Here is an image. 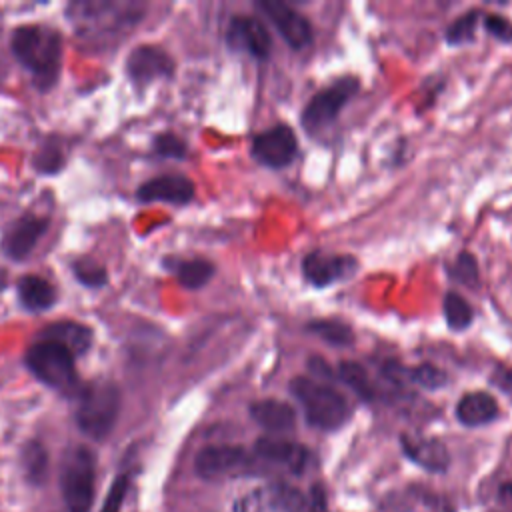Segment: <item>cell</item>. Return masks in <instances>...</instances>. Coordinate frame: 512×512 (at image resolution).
Returning a JSON list of instances; mask_svg holds the SVG:
<instances>
[{
    "label": "cell",
    "instance_id": "cell-1",
    "mask_svg": "<svg viewBox=\"0 0 512 512\" xmlns=\"http://www.w3.org/2000/svg\"><path fill=\"white\" fill-rule=\"evenodd\" d=\"M12 52L42 86L56 80L62 62V40L56 30L40 24L20 26L12 34Z\"/></svg>",
    "mask_w": 512,
    "mask_h": 512
},
{
    "label": "cell",
    "instance_id": "cell-2",
    "mask_svg": "<svg viewBox=\"0 0 512 512\" xmlns=\"http://www.w3.org/2000/svg\"><path fill=\"white\" fill-rule=\"evenodd\" d=\"M76 34L90 42H104L132 28L142 18V6L130 2H76L68 6Z\"/></svg>",
    "mask_w": 512,
    "mask_h": 512
},
{
    "label": "cell",
    "instance_id": "cell-3",
    "mask_svg": "<svg viewBox=\"0 0 512 512\" xmlns=\"http://www.w3.org/2000/svg\"><path fill=\"white\" fill-rule=\"evenodd\" d=\"M290 392L300 402L306 422L320 430H338L350 418L348 400L330 384L318 382L308 376L290 380Z\"/></svg>",
    "mask_w": 512,
    "mask_h": 512
},
{
    "label": "cell",
    "instance_id": "cell-4",
    "mask_svg": "<svg viewBox=\"0 0 512 512\" xmlns=\"http://www.w3.org/2000/svg\"><path fill=\"white\" fill-rule=\"evenodd\" d=\"M120 392L112 382H90L76 390V424L94 438L104 440L118 418Z\"/></svg>",
    "mask_w": 512,
    "mask_h": 512
},
{
    "label": "cell",
    "instance_id": "cell-5",
    "mask_svg": "<svg viewBox=\"0 0 512 512\" xmlns=\"http://www.w3.org/2000/svg\"><path fill=\"white\" fill-rule=\"evenodd\" d=\"M26 366L30 372L50 388L60 392L78 390V374L74 368V356L52 340H40L26 352Z\"/></svg>",
    "mask_w": 512,
    "mask_h": 512
},
{
    "label": "cell",
    "instance_id": "cell-6",
    "mask_svg": "<svg viewBox=\"0 0 512 512\" xmlns=\"http://www.w3.org/2000/svg\"><path fill=\"white\" fill-rule=\"evenodd\" d=\"M96 462L86 446L72 448L62 464V496L68 512H90L94 500Z\"/></svg>",
    "mask_w": 512,
    "mask_h": 512
},
{
    "label": "cell",
    "instance_id": "cell-7",
    "mask_svg": "<svg viewBox=\"0 0 512 512\" xmlns=\"http://www.w3.org/2000/svg\"><path fill=\"white\" fill-rule=\"evenodd\" d=\"M360 80L356 76H340L330 86L316 92L302 110V126L306 132H320L336 120L342 106L358 92Z\"/></svg>",
    "mask_w": 512,
    "mask_h": 512
},
{
    "label": "cell",
    "instance_id": "cell-8",
    "mask_svg": "<svg viewBox=\"0 0 512 512\" xmlns=\"http://www.w3.org/2000/svg\"><path fill=\"white\" fill-rule=\"evenodd\" d=\"M306 502L304 496L284 484H272L256 488L244 496H240L232 512H304Z\"/></svg>",
    "mask_w": 512,
    "mask_h": 512
},
{
    "label": "cell",
    "instance_id": "cell-9",
    "mask_svg": "<svg viewBox=\"0 0 512 512\" xmlns=\"http://www.w3.org/2000/svg\"><path fill=\"white\" fill-rule=\"evenodd\" d=\"M298 152V140L288 124H276L252 140V156L268 168L288 166Z\"/></svg>",
    "mask_w": 512,
    "mask_h": 512
},
{
    "label": "cell",
    "instance_id": "cell-10",
    "mask_svg": "<svg viewBox=\"0 0 512 512\" xmlns=\"http://www.w3.org/2000/svg\"><path fill=\"white\" fill-rule=\"evenodd\" d=\"M256 8L274 24L280 36L294 50H302L312 42V26L298 10L282 0H258Z\"/></svg>",
    "mask_w": 512,
    "mask_h": 512
},
{
    "label": "cell",
    "instance_id": "cell-11",
    "mask_svg": "<svg viewBox=\"0 0 512 512\" xmlns=\"http://www.w3.org/2000/svg\"><path fill=\"white\" fill-rule=\"evenodd\" d=\"M358 268V260L350 254H328V252H310L302 260L304 278L316 286L324 288L340 280L350 278Z\"/></svg>",
    "mask_w": 512,
    "mask_h": 512
},
{
    "label": "cell",
    "instance_id": "cell-12",
    "mask_svg": "<svg viewBox=\"0 0 512 512\" xmlns=\"http://www.w3.org/2000/svg\"><path fill=\"white\" fill-rule=\"evenodd\" d=\"M250 466V456L242 446L218 444L206 446L196 454L194 468L202 478H222L246 470Z\"/></svg>",
    "mask_w": 512,
    "mask_h": 512
},
{
    "label": "cell",
    "instance_id": "cell-13",
    "mask_svg": "<svg viewBox=\"0 0 512 512\" xmlns=\"http://www.w3.org/2000/svg\"><path fill=\"white\" fill-rule=\"evenodd\" d=\"M226 38L232 48L244 50L254 58H266L272 48L270 32L256 16H234L228 24Z\"/></svg>",
    "mask_w": 512,
    "mask_h": 512
},
{
    "label": "cell",
    "instance_id": "cell-14",
    "mask_svg": "<svg viewBox=\"0 0 512 512\" xmlns=\"http://www.w3.org/2000/svg\"><path fill=\"white\" fill-rule=\"evenodd\" d=\"M254 450L262 460L276 464L280 468H286L294 474H300L310 460V452L302 444L284 440V438H274V436L258 438L254 444Z\"/></svg>",
    "mask_w": 512,
    "mask_h": 512
},
{
    "label": "cell",
    "instance_id": "cell-15",
    "mask_svg": "<svg viewBox=\"0 0 512 512\" xmlns=\"http://www.w3.org/2000/svg\"><path fill=\"white\" fill-rule=\"evenodd\" d=\"M46 228H48V222L36 214H26L18 218L4 234V240H2L4 252L14 260L26 258L32 252V248L38 244Z\"/></svg>",
    "mask_w": 512,
    "mask_h": 512
},
{
    "label": "cell",
    "instance_id": "cell-16",
    "mask_svg": "<svg viewBox=\"0 0 512 512\" xmlns=\"http://www.w3.org/2000/svg\"><path fill=\"white\" fill-rule=\"evenodd\" d=\"M138 198L144 202H170L186 204L194 198V184L182 174H164L148 180L138 188Z\"/></svg>",
    "mask_w": 512,
    "mask_h": 512
},
{
    "label": "cell",
    "instance_id": "cell-17",
    "mask_svg": "<svg viewBox=\"0 0 512 512\" xmlns=\"http://www.w3.org/2000/svg\"><path fill=\"white\" fill-rule=\"evenodd\" d=\"M402 450L404 454L416 462L418 466L432 470V472H444L450 462V454L438 438H426V436H402Z\"/></svg>",
    "mask_w": 512,
    "mask_h": 512
},
{
    "label": "cell",
    "instance_id": "cell-18",
    "mask_svg": "<svg viewBox=\"0 0 512 512\" xmlns=\"http://www.w3.org/2000/svg\"><path fill=\"white\" fill-rule=\"evenodd\" d=\"M174 64L170 56L156 46H140L128 58V72L136 82H150L158 76H170Z\"/></svg>",
    "mask_w": 512,
    "mask_h": 512
},
{
    "label": "cell",
    "instance_id": "cell-19",
    "mask_svg": "<svg viewBox=\"0 0 512 512\" xmlns=\"http://www.w3.org/2000/svg\"><path fill=\"white\" fill-rule=\"evenodd\" d=\"M500 408L492 394L476 390L464 394L456 404V418L464 426H484L496 420Z\"/></svg>",
    "mask_w": 512,
    "mask_h": 512
},
{
    "label": "cell",
    "instance_id": "cell-20",
    "mask_svg": "<svg viewBox=\"0 0 512 512\" xmlns=\"http://www.w3.org/2000/svg\"><path fill=\"white\" fill-rule=\"evenodd\" d=\"M252 420L270 432H288L296 424V412L288 402L266 398L250 404Z\"/></svg>",
    "mask_w": 512,
    "mask_h": 512
},
{
    "label": "cell",
    "instance_id": "cell-21",
    "mask_svg": "<svg viewBox=\"0 0 512 512\" xmlns=\"http://www.w3.org/2000/svg\"><path fill=\"white\" fill-rule=\"evenodd\" d=\"M44 340L58 342L72 356H78L90 348L92 332L78 322H56L44 330Z\"/></svg>",
    "mask_w": 512,
    "mask_h": 512
},
{
    "label": "cell",
    "instance_id": "cell-22",
    "mask_svg": "<svg viewBox=\"0 0 512 512\" xmlns=\"http://www.w3.org/2000/svg\"><path fill=\"white\" fill-rule=\"evenodd\" d=\"M18 296H20V302L28 310L38 312V310H46L54 304L56 290L42 276H24L18 282Z\"/></svg>",
    "mask_w": 512,
    "mask_h": 512
},
{
    "label": "cell",
    "instance_id": "cell-23",
    "mask_svg": "<svg viewBox=\"0 0 512 512\" xmlns=\"http://www.w3.org/2000/svg\"><path fill=\"white\" fill-rule=\"evenodd\" d=\"M174 274L184 288L196 290V288H202L214 276V266L204 258H192V260L178 262L174 266Z\"/></svg>",
    "mask_w": 512,
    "mask_h": 512
},
{
    "label": "cell",
    "instance_id": "cell-24",
    "mask_svg": "<svg viewBox=\"0 0 512 512\" xmlns=\"http://www.w3.org/2000/svg\"><path fill=\"white\" fill-rule=\"evenodd\" d=\"M338 376L342 378V382H346L348 388H352L360 398L364 400H374L376 398V386L370 378V374L366 372V368L358 362L346 360L338 364Z\"/></svg>",
    "mask_w": 512,
    "mask_h": 512
},
{
    "label": "cell",
    "instance_id": "cell-25",
    "mask_svg": "<svg viewBox=\"0 0 512 512\" xmlns=\"http://www.w3.org/2000/svg\"><path fill=\"white\" fill-rule=\"evenodd\" d=\"M306 330L332 346H350L354 342L352 328L340 320H312L306 324Z\"/></svg>",
    "mask_w": 512,
    "mask_h": 512
},
{
    "label": "cell",
    "instance_id": "cell-26",
    "mask_svg": "<svg viewBox=\"0 0 512 512\" xmlns=\"http://www.w3.org/2000/svg\"><path fill=\"white\" fill-rule=\"evenodd\" d=\"M442 310H444L446 324L452 330H466L472 324L474 312H472L470 304L466 302V298H462L458 292H446Z\"/></svg>",
    "mask_w": 512,
    "mask_h": 512
},
{
    "label": "cell",
    "instance_id": "cell-27",
    "mask_svg": "<svg viewBox=\"0 0 512 512\" xmlns=\"http://www.w3.org/2000/svg\"><path fill=\"white\" fill-rule=\"evenodd\" d=\"M482 12L480 10H468L462 16H458L448 28H446V42L452 46H462L474 40V30L480 20Z\"/></svg>",
    "mask_w": 512,
    "mask_h": 512
},
{
    "label": "cell",
    "instance_id": "cell-28",
    "mask_svg": "<svg viewBox=\"0 0 512 512\" xmlns=\"http://www.w3.org/2000/svg\"><path fill=\"white\" fill-rule=\"evenodd\" d=\"M448 274L452 280L458 284H464L468 288H476L480 282V272H478V262L474 254L470 252H460L454 262L448 266Z\"/></svg>",
    "mask_w": 512,
    "mask_h": 512
},
{
    "label": "cell",
    "instance_id": "cell-29",
    "mask_svg": "<svg viewBox=\"0 0 512 512\" xmlns=\"http://www.w3.org/2000/svg\"><path fill=\"white\" fill-rule=\"evenodd\" d=\"M22 464H24V470H26V476L30 478V482L40 484L44 480V476H46L48 454H46V450L38 442H30L24 448Z\"/></svg>",
    "mask_w": 512,
    "mask_h": 512
},
{
    "label": "cell",
    "instance_id": "cell-30",
    "mask_svg": "<svg viewBox=\"0 0 512 512\" xmlns=\"http://www.w3.org/2000/svg\"><path fill=\"white\" fill-rule=\"evenodd\" d=\"M408 380H412L414 384H418L422 388L436 390V388L446 386L448 374L434 364H418L414 368H408Z\"/></svg>",
    "mask_w": 512,
    "mask_h": 512
},
{
    "label": "cell",
    "instance_id": "cell-31",
    "mask_svg": "<svg viewBox=\"0 0 512 512\" xmlns=\"http://www.w3.org/2000/svg\"><path fill=\"white\" fill-rule=\"evenodd\" d=\"M126 494H128V476L120 474L110 484V490H108V494H106V498L100 506V512H120Z\"/></svg>",
    "mask_w": 512,
    "mask_h": 512
},
{
    "label": "cell",
    "instance_id": "cell-32",
    "mask_svg": "<svg viewBox=\"0 0 512 512\" xmlns=\"http://www.w3.org/2000/svg\"><path fill=\"white\" fill-rule=\"evenodd\" d=\"M76 278L88 286H100L106 282V272L92 260H80L74 264Z\"/></svg>",
    "mask_w": 512,
    "mask_h": 512
},
{
    "label": "cell",
    "instance_id": "cell-33",
    "mask_svg": "<svg viewBox=\"0 0 512 512\" xmlns=\"http://www.w3.org/2000/svg\"><path fill=\"white\" fill-rule=\"evenodd\" d=\"M484 28L502 42H512V20L500 14H484Z\"/></svg>",
    "mask_w": 512,
    "mask_h": 512
},
{
    "label": "cell",
    "instance_id": "cell-34",
    "mask_svg": "<svg viewBox=\"0 0 512 512\" xmlns=\"http://www.w3.org/2000/svg\"><path fill=\"white\" fill-rule=\"evenodd\" d=\"M154 148L160 156H170V158H182L186 154V144L174 134L158 136L154 142Z\"/></svg>",
    "mask_w": 512,
    "mask_h": 512
},
{
    "label": "cell",
    "instance_id": "cell-35",
    "mask_svg": "<svg viewBox=\"0 0 512 512\" xmlns=\"http://www.w3.org/2000/svg\"><path fill=\"white\" fill-rule=\"evenodd\" d=\"M308 512H328V508H326V500H324V494H322V490H314V494H312V500H310V508H308Z\"/></svg>",
    "mask_w": 512,
    "mask_h": 512
},
{
    "label": "cell",
    "instance_id": "cell-36",
    "mask_svg": "<svg viewBox=\"0 0 512 512\" xmlns=\"http://www.w3.org/2000/svg\"><path fill=\"white\" fill-rule=\"evenodd\" d=\"M496 382H498V386H502L506 390H512V370H500L496 374Z\"/></svg>",
    "mask_w": 512,
    "mask_h": 512
},
{
    "label": "cell",
    "instance_id": "cell-37",
    "mask_svg": "<svg viewBox=\"0 0 512 512\" xmlns=\"http://www.w3.org/2000/svg\"><path fill=\"white\" fill-rule=\"evenodd\" d=\"M502 496L512 498V482H508V484H504V486H502Z\"/></svg>",
    "mask_w": 512,
    "mask_h": 512
}]
</instances>
